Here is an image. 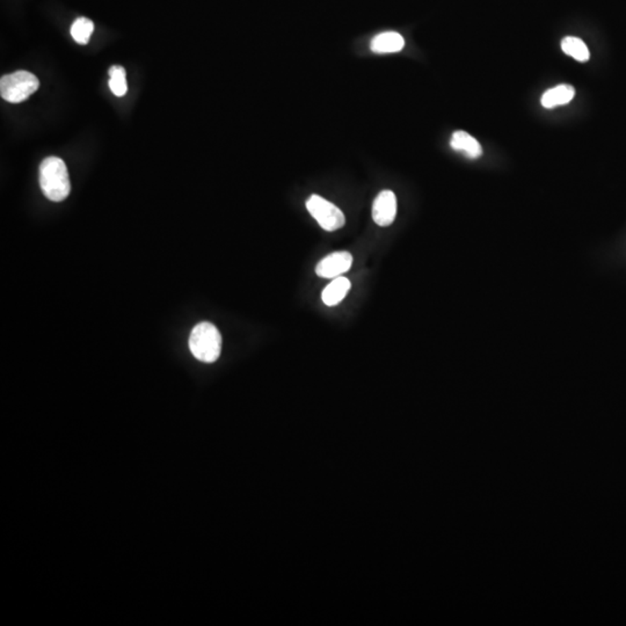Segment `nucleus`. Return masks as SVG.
<instances>
[{"mask_svg": "<svg viewBox=\"0 0 626 626\" xmlns=\"http://www.w3.org/2000/svg\"><path fill=\"white\" fill-rule=\"evenodd\" d=\"M40 187L50 201L62 202L70 195L71 184L67 167L57 157H48L40 165Z\"/></svg>", "mask_w": 626, "mask_h": 626, "instance_id": "1", "label": "nucleus"}, {"mask_svg": "<svg viewBox=\"0 0 626 626\" xmlns=\"http://www.w3.org/2000/svg\"><path fill=\"white\" fill-rule=\"evenodd\" d=\"M189 349L198 361L214 363L220 356L222 336L211 322H200L189 336Z\"/></svg>", "mask_w": 626, "mask_h": 626, "instance_id": "2", "label": "nucleus"}, {"mask_svg": "<svg viewBox=\"0 0 626 626\" xmlns=\"http://www.w3.org/2000/svg\"><path fill=\"white\" fill-rule=\"evenodd\" d=\"M40 82L32 72L20 70L0 79L1 98L11 103H24L39 89Z\"/></svg>", "mask_w": 626, "mask_h": 626, "instance_id": "3", "label": "nucleus"}, {"mask_svg": "<svg viewBox=\"0 0 626 626\" xmlns=\"http://www.w3.org/2000/svg\"><path fill=\"white\" fill-rule=\"evenodd\" d=\"M311 216L325 231L339 230L345 225V215L336 205L319 195H311L306 201Z\"/></svg>", "mask_w": 626, "mask_h": 626, "instance_id": "4", "label": "nucleus"}, {"mask_svg": "<svg viewBox=\"0 0 626 626\" xmlns=\"http://www.w3.org/2000/svg\"><path fill=\"white\" fill-rule=\"evenodd\" d=\"M351 265L353 257L349 252H334L318 262L315 272L324 279H336L348 272Z\"/></svg>", "mask_w": 626, "mask_h": 626, "instance_id": "5", "label": "nucleus"}, {"mask_svg": "<svg viewBox=\"0 0 626 626\" xmlns=\"http://www.w3.org/2000/svg\"><path fill=\"white\" fill-rule=\"evenodd\" d=\"M397 216V198L391 191H383L372 205V218L379 227H389Z\"/></svg>", "mask_w": 626, "mask_h": 626, "instance_id": "6", "label": "nucleus"}, {"mask_svg": "<svg viewBox=\"0 0 626 626\" xmlns=\"http://www.w3.org/2000/svg\"><path fill=\"white\" fill-rule=\"evenodd\" d=\"M405 46V40L399 33H381L372 40L370 49L376 53H399Z\"/></svg>", "mask_w": 626, "mask_h": 626, "instance_id": "7", "label": "nucleus"}, {"mask_svg": "<svg viewBox=\"0 0 626 626\" xmlns=\"http://www.w3.org/2000/svg\"><path fill=\"white\" fill-rule=\"evenodd\" d=\"M450 146L453 150L464 153L471 159H476L482 155V148L476 138L465 131H455L450 141Z\"/></svg>", "mask_w": 626, "mask_h": 626, "instance_id": "8", "label": "nucleus"}, {"mask_svg": "<svg viewBox=\"0 0 626 626\" xmlns=\"http://www.w3.org/2000/svg\"><path fill=\"white\" fill-rule=\"evenodd\" d=\"M575 96V89L573 86L563 85L555 86L553 89H548L541 96V106L545 108H555V107L563 106L571 103Z\"/></svg>", "mask_w": 626, "mask_h": 626, "instance_id": "9", "label": "nucleus"}, {"mask_svg": "<svg viewBox=\"0 0 626 626\" xmlns=\"http://www.w3.org/2000/svg\"><path fill=\"white\" fill-rule=\"evenodd\" d=\"M351 282L346 277L342 276L336 277L322 291V302L327 306H336L346 297L348 291L351 290Z\"/></svg>", "mask_w": 626, "mask_h": 626, "instance_id": "10", "label": "nucleus"}, {"mask_svg": "<svg viewBox=\"0 0 626 626\" xmlns=\"http://www.w3.org/2000/svg\"><path fill=\"white\" fill-rule=\"evenodd\" d=\"M562 49L566 55L573 57L574 60L579 62H587L591 57L586 43L574 36H567L562 41Z\"/></svg>", "mask_w": 626, "mask_h": 626, "instance_id": "11", "label": "nucleus"}, {"mask_svg": "<svg viewBox=\"0 0 626 626\" xmlns=\"http://www.w3.org/2000/svg\"><path fill=\"white\" fill-rule=\"evenodd\" d=\"M110 89L114 96H124L128 92L127 73L123 67L114 65L110 69Z\"/></svg>", "mask_w": 626, "mask_h": 626, "instance_id": "12", "label": "nucleus"}, {"mask_svg": "<svg viewBox=\"0 0 626 626\" xmlns=\"http://www.w3.org/2000/svg\"><path fill=\"white\" fill-rule=\"evenodd\" d=\"M94 31V24L87 18H78L71 26V36L76 42L85 46Z\"/></svg>", "mask_w": 626, "mask_h": 626, "instance_id": "13", "label": "nucleus"}]
</instances>
